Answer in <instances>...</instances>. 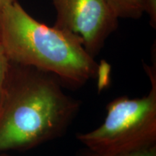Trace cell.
<instances>
[{"instance_id":"cell-11","label":"cell","mask_w":156,"mask_h":156,"mask_svg":"<svg viewBox=\"0 0 156 156\" xmlns=\"http://www.w3.org/2000/svg\"><path fill=\"white\" fill-rule=\"evenodd\" d=\"M0 38H1V34H0Z\"/></svg>"},{"instance_id":"cell-9","label":"cell","mask_w":156,"mask_h":156,"mask_svg":"<svg viewBox=\"0 0 156 156\" xmlns=\"http://www.w3.org/2000/svg\"><path fill=\"white\" fill-rule=\"evenodd\" d=\"M17 2V0H0V12L3 10L7 6Z\"/></svg>"},{"instance_id":"cell-5","label":"cell","mask_w":156,"mask_h":156,"mask_svg":"<svg viewBox=\"0 0 156 156\" xmlns=\"http://www.w3.org/2000/svg\"><path fill=\"white\" fill-rule=\"evenodd\" d=\"M117 18L139 19L145 10V0H106Z\"/></svg>"},{"instance_id":"cell-10","label":"cell","mask_w":156,"mask_h":156,"mask_svg":"<svg viewBox=\"0 0 156 156\" xmlns=\"http://www.w3.org/2000/svg\"><path fill=\"white\" fill-rule=\"evenodd\" d=\"M0 156H6V155H0Z\"/></svg>"},{"instance_id":"cell-8","label":"cell","mask_w":156,"mask_h":156,"mask_svg":"<svg viewBox=\"0 0 156 156\" xmlns=\"http://www.w3.org/2000/svg\"><path fill=\"white\" fill-rule=\"evenodd\" d=\"M145 10L150 17V23L153 28H156V0H145Z\"/></svg>"},{"instance_id":"cell-2","label":"cell","mask_w":156,"mask_h":156,"mask_svg":"<svg viewBox=\"0 0 156 156\" xmlns=\"http://www.w3.org/2000/svg\"><path fill=\"white\" fill-rule=\"evenodd\" d=\"M0 43L9 61L55 75L64 86L79 88L101 75L79 36L36 20L15 2L0 12Z\"/></svg>"},{"instance_id":"cell-1","label":"cell","mask_w":156,"mask_h":156,"mask_svg":"<svg viewBox=\"0 0 156 156\" xmlns=\"http://www.w3.org/2000/svg\"><path fill=\"white\" fill-rule=\"evenodd\" d=\"M47 72L10 62L0 101V152L25 151L60 137L81 103Z\"/></svg>"},{"instance_id":"cell-7","label":"cell","mask_w":156,"mask_h":156,"mask_svg":"<svg viewBox=\"0 0 156 156\" xmlns=\"http://www.w3.org/2000/svg\"><path fill=\"white\" fill-rule=\"evenodd\" d=\"M10 61L7 57L2 45L0 43V101L2 97Z\"/></svg>"},{"instance_id":"cell-6","label":"cell","mask_w":156,"mask_h":156,"mask_svg":"<svg viewBox=\"0 0 156 156\" xmlns=\"http://www.w3.org/2000/svg\"><path fill=\"white\" fill-rule=\"evenodd\" d=\"M78 156H105L97 154L94 152L90 151L87 148H84L82 151L78 152ZM111 156H156V145L151 147L143 148L138 151L129 152V153L118 154V155Z\"/></svg>"},{"instance_id":"cell-3","label":"cell","mask_w":156,"mask_h":156,"mask_svg":"<svg viewBox=\"0 0 156 156\" xmlns=\"http://www.w3.org/2000/svg\"><path fill=\"white\" fill-rule=\"evenodd\" d=\"M156 64L145 65L151 88L142 98H116L106 106L100 126L79 133L77 139L90 151L111 156L156 145Z\"/></svg>"},{"instance_id":"cell-4","label":"cell","mask_w":156,"mask_h":156,"mask_svg":"<svg viewBox=\"0 0 156 156\" xmlns=\"http://www.w3.org/2000/svg\"><path fill=\"white\" fill-rule=\"evenodd\" d=\"M56 11L54 26L79 36L95 58L118 27V18L106 0H52Z\"/></svg>"}]
</instances>
